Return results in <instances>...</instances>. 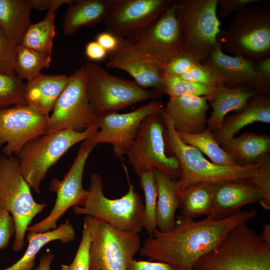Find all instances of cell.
<instances>
[{
    "instance_id": "6da1fadb",
    "label": "cell",
    "mask_w": 270,
    "mask_h": 270,
    "mask_svg": "<svg viewBox=\"0 0 270 270\" xmlns=\"http://www.w3.org/2000/svg\"><path fill=\"white\" fill-rule=\"evenodd\" d=\"M256 214L254 209L241 210L224 218L207 216L198 221L179 215L172 230L163 232L157 230L146 238L140 254L167 263L176 270H196L198 260L215 248L233 228L247 222Z\"/></svg>"
},
{
    "instance_id": "7a4b0ae2",
    "label": "cell",
    "mask_w": 270,
    "mask_h": 270,
    "mask_svg": "<svg viewBox=\"0 0 270 270\" xmlns=\"http://www.w3.org/2000/svg\"><path fill=\"white\" fill-rule=\"evenodd\" d=\"M233 228L212 250L202 256L196 270H270V243L246 224Z\"/></svg>"
},
{
    "instance_id": "3957f363",
    "label": "cell",
    "mask_w": 270,
    "mask_h": 270,
    "mask_svg": "<svg viewBox=\"0 0 270 270\" xmlns=\"http://www.w3.org/2000/svg\"><path fill=\"white\" fill-rule=\"evenodd\" d=\"M160 114L166 127V142L175 154L181 168L180 176L176 180L180 197L186 188L198 182L248 181L252 176L258 166L256 162L246 166H227L209 162L198 149L182 140L164 109Z\"/></svg>"
},
{
    "instance_id": "277c9868",
    "label": "cell",
    "mask_w": 270,
    "mask_h": 270,
    "mask_svg": "<svg viewBox=\"0 0 270 270\" xmlns=\"http://www.w3.org/2000/svg\"><path fill=\"white\" fill-rule=\"evenodd\" d=\"M218 0H174L184 52L202 62L218 46L223 32Z\"/></svg>"
},
{
    "instance_id": "5b68a950",
    "label": "cell",
    "mask_w": 270,
    "mask_h": 270,
    "mask_svg": "<svg viewBox=\"0 0 270 270\" xmlns=\"http://www.w3.org/2000/svg\"><path fill=\"white\" fill-rule=\"evenodd\" d=\"M123 167L128 186L124 196L116 199L106 198L102 176L94 173L90 176L86 197L80 206L73 207V212L92 216L123 231L138 233L142 228L144 204L130 180L127 168L124 164Z\"/></svg>"
},
{
    "instance_id": "8992f818",
    "label": "cell",
    "mask_w": 270,
    "mask_h": 270,
    "mask_svg": "<svg viewBox=\"0 0 270 270\" xmlns=\"http://www.w3.org/2000/svg\"><path fill=\"white\" fill-rule=\"evenodd\" d=\"M98 130L94 124L82 131L67 130L46 133L28 142L16 156L29 186L39 194L41 182L48 170L73 146L92 138Z\"/></svg>"
},
{
    "instance_id": "52a82bcc",
    "label": "cell",
    "mask_w": 270,
    "mask_h": 270,
    "mask_svg": "<svg viewBox=\"0 0 270 270\" xmlns=\"http://www.w3.org/2000/svg\"><path fill=\"white\" fill-rule=\"evenodd\" d=\"M220 40L222 51L256 62L270 56V9L251 4L236 12Z\"/></svg>"
},
{
    "instance_id": "ba28073f",
    "label": "cell",
    "mask_w": 270,
    "mask_h": 270,
    "mask_svg": "<svg viewBox=\"0 0 270 270\" xmlns=\"http://www.w3.org/2000/svg\"><path fill=\"white\" fill-rule=\"evenodd\" d=\"M22 176L18 158L0 156V209L8 210L14 218L16 232L12 249L20 252L25 246L26 232L33 218L45 208L36 202Z\"/></svg>"
},
{
    "instance_id": "9c48e42d",
    "label": "cell",
    "mask_w": 270,
    "mask_h": 270,
    "mask_svg": "<svg viewBox=\"0 0 270 270\" xmlns=\"http://www.w3.org/2000/svg\"><path fill=\"white\" fill-rule=\"evenodd\" d=\"M84 226L90 238V270H127L141 248L138 233L127 232L89 216Z\"/></svg>"
},
{
    "instance_id": "30bf717a",
    "label": "cell",
    "mask_w": 270,
    "mask_h": 270,
    "mask_svg": "<svg viewBox=\"0 0 270 270\" xmlns=\"http://www.w3.org/2000/svg\"><path fill=\"white\" fill-rule=\"evenodd\" d=\"M86 66L88 72L87 90L90 103L97 116L162 96L159 92L141 88L134 80L111 74L98 64L88 62Z\"/></svg>"
},
{
    "instance_id": "8fae6325",
    "label": "cell",
    "mask_w": 270,
    "mask_h": 270,
    "mask_svg": "<svg viewBox=\"0 0 270 270\" xmlns=\"http://www.w3.org/2000/svg\"><path fill=\"white\" fill-rule=\"evenodd\" d=\"M165 124L160 113L146 116L142 122L136 138L126 155L134 172L138 175L152 168L179 178L181 168L175 156L166 152Z\"/></svg>"
},
{
    "instance_id": "7c38bea8",
    "label": "cell",
    "mask_w": 270,
    "mask_h": 270,
    "mask_svg": "<svg viewBox=\"0 0 270 270\" xmlns=\"http://www.w3.org/2000/svg\"><path fill=\"white\" fill-rule=\"evenodd\" d=\"M70 76L69 82L50 115L46 133L67 130L79 131L95 124L97 116L90 103L88 72L86 64Z\"/></svg>"
},
{
    "instance_id": "4fadbf2b",
    "label": "cell",
    "mask_w": 270,
    "mask_h": 270,
    "mask_svg": "<svg viewBox=\"0 0 270 270\" xmlns=\"http://www.w3.org/2000/svg\"><path fill=\"white\" fill-rule=\"evenodd\" d=\"M97 144L84 140L68 171L62 180L53 178L50 190L56 193L55 203L50 214L40 222L29 226L28 232H43L57 228L58 220L70 208L80 206L87 196L82 186L85 166L90 154Z\"/></svg>"
},
{
    "instance_id": "5bb4252c",
    "label": "cell",
    "mask_w": 270,
    "mask_h": 270,
    "mask_svg": "<svg viewBox=\"0 0 270 270\" xmlns=\"http://www.w3.org/2000/svg\"><path fill=\"white\" fill-rule=\"evenodd\" d=\"M127 39L138 52L161 68L170 58L184 53L174 2L154 22Z\"/></svg>"
},
{
    "instance_id": "9a60e30c",
    "label": "cell",
    "mask_w": 270,
    "mask_h": 270,
    "mask_svg": "<svg viewBox=\"0 0 270 270\" xmlns=\"http://www.w3.org/2000/svg\"><path fill=\"white\" fill-rule=\"evenodd\" d=\"M164 109L162 101L154 100L129 112L99 115L95 122L97 132L85 140L97 144H110L114 156L122 158L134 140L143 120L151 114L160 113Z\"/></svg>"
},
{
    "instance_id": "2e32d148",
    "label": "cell",
    "mask_w": 270,
    "mask_h": 270,
    "mask_svg": "<svg viewBox=\"0 0 270 270\" xmlns=\"http://www.w3.org/2000/svg\"><path fill=\"white\" fill-rule=\"evenodd\" d=\"M48 118L28 105L0 108V148L6 156L16 154L28 142L46 133Z\"/></svg>"
},
{
    "instance_id": "e0dca14e",
    "label": "cell",
    "mask_w": 270,
    "mask_h": 270,
    "mask_svg": "<svg viewBox=\"0 0 270 270\" xmlns=\"http://www.w3.org/2000/svg\"><path fill=\"white\" fill-rule=\"evenodd\" d=\"M174 0H118L104 21L106 31L128 38L154 22Z\"/></svg>"
},
{
    "instance_id": "ac0fdd59",
    "label": "cell",
    "mask_w": 270,
    "mask_h": 270,
    "mask_svg": "<svg viewBox=\"0 0 270 270\" xmlns=\"http://www.w3.org/2000/svg\"><path fill=\"white\" fill-rule=\"evenodd\" d=\"M110 54L107 68L124 70L141 88L164 94L162 68L138 52L128 39H120L117 49Z\"/></svg>"
},
{
    "instance_id": "d6986e66",
    "label": "cell",
    "mask_w": 270,
    "mask_h": 270,
    "mask_svg": "<svg viewBox=\"0 0 270 270\" xmlns=\"http://www.w3.org/2000/svg\"><path fill=\"white\" fill-rule=\"evenodd\" d=\"M212 196V210L208 216L218 219L236 213L246 204L259 202L264 193L248 181H226L214 184Z\"/></svg>"
},
{
    "instance_id": "ffe728a7",
    "label": "cell",
    "mask_w": 270,
    "mask_h": 270,
    "mask_svg": "<svg viewBox=\"0 0 270 270\" xmlns=\"http://www.w3.org/2000/svg\"><path fill=\"white\" fill-rule=\"evenodd\" d=\"M222 47L220 40L218 46L200 62L216 76L220 83L227 88L241 84L251 86L254 78L256 62L240 55L226 54Z\"/></svg>"
},
{
    "instance_id": "44dd1931",
    "label": "cell",
    "mask_w": 270,
    "mask_h": 270,
    "mask_svg": "<svg viewBox=\"0 0 270 270\" xmlns=\"http://www.w3.org/2000/svg\"><path fill=\"white\" fill-rule=\"evenodd\" d=\"M208 100L204 96H181L170 98L164 108L176 132L196 134L206 128Z\"/></svg>"
},
{
    "instance_id": "7402d4cb",
    "label": "cell",
    "mask_w": 270,
    "mask_h": 270,
    "mask_svg": "<svg viewBox=\"0 0 270 270\" xmlns=\"http://www.w3.org/2000/svg\"><path fill=\"white\" fill-rule=\"evenodd\" d=\"M256 122L270 123V96L257 93L251 96L242 110L225 117L220 128L212 133L220 145L243 128Z\"/></svg>"
},
{
    "instance_id": "603a6c76",
    "label": "cell",
    "mask_w": 270,
    "mask_h": 270,
    "mask_svg": "<svg viewBox=\"0 0 270 270\" xmlns=\"http://www.w3.org/2000/svg\"><path fill=\"white\" fill-rule=\"evenodd\" d=\"M64 74L40 76L27 82L24 94L28 106L49 118L60 94L69 82Z\"/></svg>"
},
{
    "instance_id": "cb8c5ba5",
    "label": "cell",
    "mask_w": 270,
    "mask_h": 270,
    "mask_svg": "<svg viewBox=\"0 0 270 270\" xmlns=\"http://www.w3.org/2000/svg\"><path fill=\"white\" fill-rule=\"evenodd\" d=\"M257 93L258 92L248 85L227 88L218 84L209 100L212 111L210 118L206 119V128L212 132L218 130L228 112H240L250 98Z\"/></svg>"
},
{
    "instance_id": "d4e9b609",
    "label": "cell",
    "mask_w": 270,
    "mask_h": 270,
    "mask_svg": "<svg viewBox=\"0 0 270 270\" xmlns=\"http://www.w3.org/2000/svg\"><path fill=\"white\" fill-rule=\"evenodd\" d=\"M118 0H74L64 17V34L72 35L84 26H93L104 21Z\"/></svg>"
},
{
    "instance_id": "484cf974",
    "label": "cell",
    "mask_w": 270,
    "mask_h": 270,
    "mask_svg": "<svg viewBox=\"0 0 270 270\" xmlns=\"http://www.w3.org/2000/svg\"><path fill=\"white\" fill-rule=\"evenodd\" d=\"M153 171L158 188L156 228L160 232H168L176 226V212L180 207L176 180L158 170L153 168Z\"/></svg>"
},
{
    "instance_id": "4316f807",
    "label": "cell",
    "mask_w": 270,
    "mask_h": 270,
    "mask_svg": "<svg viewBox=\"0 0 270 270\" xmlns=\"http://www.w3.org/2000/svg\"><path fill=\"white\" fill-rule=\"evenodd\" d=\"M28 248L22 256L14 264L0 270H32L37 254L42 247L54 240L67 244L74 240L76 233L68 220L54 230L43 232H28L26 235Z\"/></svg>"
},
{
    "instance_id": "83f0119b",
    "label": "cell",
    "mask_w": 270,
    "mask_h": 270,
    "mask_svg": "<svg viewBox=\"0 0 270 270\" xmlns=\"http://www.w3.org/2000/svg\"><path fill=\"white\" fill-rule=\"evenodd\" d=\"M220 146L238 166L256 162L261 156L270 152V136L245 132L221 144Z\"/></svg>"
},
{
    "instance_id": "f1b7e54d",
    "label": "cell",
    "mask_w": 270,
    "mask_h": 270,
    "mask_svg": "<svg viewBox=\"0 0 270 270\" xmlns=\"http://www.w3.org/2000/svg\"><path fill=\"white\" fill-rule=\"evenodd\" d=\"M32 8L30 0H0V27L16 46L32 24Z\"/></svg>"
},
{
    "instance_id": "f546056e",
    "label": "cell",
    "mask_w": 270,
    "mask_h": 270,
    "mask_svg": "<svg viewBox=\"0 0 270 270\" xmlns=\"http://www.w3.org/2000/svg\"><path fill=\"white\" fill-rule=\"evenodd\" d=\"M72 0H52L46 16L36 24H31L24 32L20 44L40 52L52 54L56 35L55 12L63 4H72Z\"/></svg>"
},
{
    "instance_id": "4dcf8cb0",
    "label": "cell",
    "mask_w": 270,
    "mask_h": 270,
    "mask_svg": "<svg viewBox=\"0 0 270 270\" xmlns=\"http://www.w3.org/2000/svg\"><path fill=\"white\" fill-rule=\"evenodd\" d=\"M214 184L201 182L186 188L180 196L181 215L192 219L210 214L212 208Z\"/></svg>"
},
{
    "instance_id": "1f68e13d",
    "label": "cell",
    "mask_w": 270,
    "mask_h": 270,
    "mask_svg": "<svg viewBox=\"0 0 270 270\" xmlns=\"http://www.w3.org/2000/svg\"><path fill=\"white\" fill-rule=\"evenodd\" d=\"M51 55L19 44L16 48L14 71L20 78L27 82L40 76L43 68H49Z\"/></svg>"
},
{
    "instance_id": "d6a6232c",
    "label": "cell",
    "mask_w": 270,
    "mask_h": 270,
    "mask_svg": "<svg viewBox=\"0 0 270 270\" xmlns=\"http://www.w3.org/2000/svg\"><path fill=\"white\" fill-rule=\"evenodd\" d=\"M177 134L183 142L206 154L212 162L222 166H238L232 158L222 148L215 140L212 132L208 128L196 134Z\"/></svg>"
},
{
    "instance_id": "836d02e7",
    "label": "cell",
    "mask_w": 270,
    "mask_h": 270,
    "mask_svg": "<svg viewBox=\"0 0 270 270\" xmlns=\"http://www.w3.org/2000/svg\"><path fill=\"white\" fill-rule=\"evenodd\" d=\"M138 177L140 187L144 194L142 226L150 236L157 230L156 206L158 188L153 168L142 172Z\"/></svg>"
},
{
    "instance_id": "e575fe53",
    "label": "cell",
    "mask_w": 270,
    "mask_h": 270,
    "mask_svg": "<svg viewBox=\"0 0 270 270\" xmlns=\"http://www.w3.org/2000/svg\"><path fill=\"white\" fill-rule=\"evenodd\" d=\"M162 78L164 94H167L170 98L191 96H204L209 101L216 89L178 77L162 74Z\"/></svg>"
},
{
    "instance_id": "d590c367",
    "label": "cell",
    "mask_w": 270,
    "mask_h": 270,
    "mask_svg": "<svg viewBox=\"0 0 270 270\" xmlns=\"http://www.w3.org/2000/svg\"><path fill=\"white\" fill-rule=\"evenodd\" d=\"M25 84L16 75L0 72V108L14 105H27Z\"/></svg>"
},
{
    "instance_id": "8d00e7d4",
    "label": "cell",
    "mask_w": 270,
    "mask_h": 270,
    "mask_svg": "<svg viewBox=\"0 0 270 270\" xmlns=\"http://www.w3.org/2000/svg\"><path fill=\"white\" fill-rule=\"evenodd\" d=\"M258 166L248 181L251 184L258 188L264 193V198L259 202L266 210L270 209V156L266 154L256 160Z\"/></svg>"
},
{
    "instance_id": "74e56055",
    "label": "cell",
    "mask_w": 270,
    "mask_h": 270,
    "mask_svg": "<svg viewBox=\"0 0 270 270\" xmlns=\"http://www.w3.org/2000/svg\"><path fill=\"white\" fill-rule=\"evenodd\" d=\"M90 235L83 226L82 239L72 262L70 265L62 264L60 270H90Z\"/></svg>"
},
{
    "instance_id": "f35d334b",
    "label": "cell",
    "mask_w": 270,
    "mask_h": 270,
    "mask_svg": "<svg viewBox=\"0 0 270 270\" xmlns=\"http://www.w3.org/2000/svg\"><path fill=\"white\" fill-rule=\"evenodd\" d=\"M16 45L12 42L0 27V72L16 75L14 59Z\"/></svg>"
},
{
    "instance_id": "ab89813d",
    "label": "cell",
    "mask_w": 270,
    "mask_h": 270,
    "mask_svg": "<svg viewBox=\"0 0 270 270\" xmlns=\"http://www.w3.org/2000/svg\"><path fill=\"white\" fill-rule=\"evenodd\" d=\"M198 62L184 53L176 56L166 62L162 67L163 75L180 77L188 72Z\"/></svg>"
},
{
    "instance_id": "60d3db41",
    "label": "cell",
    "mask_w": 270,
    "mask_h": 270,
    "mask_svg": "<svg viewBox=\"0 0 270 270\" xmlns=\"http://www.w3.org/2000/svg\"><path fill=\"white\" fill-rule=\"evenodd\" d=\"M180 78L205 86L216 88L220 84L216 76L206 66L200 62L194 66Z\"/></svg>"
},
{
    "instance_id": "b9f144b4",
    "label": "cell",
    "mask_w": 270,
    "mask_h": 270,
    "mask_svg": "<svg viewBox=\"0 0 270 270\" xmlns=\"http://www.w3.org/2000/svg\"><path fill=\"white\" fill-rule=\"evenodd\" d=\"M251 87L258 93L270 96V56L256 62Z\"/></svg>"
},
{
    "instance_id": "7bdbcfd3",
    "label": "cell",
    "mask_w": 270,
    "mask_h": 270,
    "mask_svg": "<svg viewBox=\"0 0 270 270\" xmlns=\"http://www.w3.org/2000/svg\"><path fill=\"white\" fill-rule=\"evenodd\" d=\"M16 232L14 218L10 212L4 208L0 209V250L6 248L10 238Z\"/></svg>"
},
{
    "instance_id": "ee69618b",
    "label": "cell",
    "mask_w": 270,
    "mask_h": 270,
    "mask_svg": "<svg viewBox=\"0 0 270 270\" xmlns=\"http://www.w3.org/2000/svg\"><path fill=\"white\" fill-rule=\"evenodd\" d=\"M262 0H218L217 12L219 18H227L246 6L262 2Z\"/></svg>"
},
{
    "instance_id": "f6af8a7d",
    "label": "cell",
    "mask_w": 270,
    "mask_h": 270,
    "mask_svg": "<svg viewBox=\"0 0 270 270\" xmlns=\"http://www.w3.org/2000/svg\"><path fill=\"white\" fill-rule=\"evenodd\" d=\"M127 270H176L172 266L161 262H150L134 260Z\"/></svg>"
},
{
    "instance_id": "bcb514c9",
    "label": "cell",
    "mask_w": 270,
    "mask_h": 270,
    "mask_svg": "<svg viewBox=\"0 0 270 270\" xmlns=\"http://www.w3.org/2000/svg\"><path fill=\"white\" fill-rule=\"evenodd\" d=\"M118 39L112 34L108 32H104L98 34L96 41L108 53L115 51L119 44Z\"/></svg>"
},
{
    "instance_id": "7dc6e473",
    "label": "cell",
    "mask_w": 270,
    "mask_h": 270,
    "mask_svg": "<svg viewBox=\"0 0 270 270\" xmlns=\"http://www.w3.org/2000/svg\"><path fill=\"white\" fill-rule=\"evenodd\" d=\"M108 53L96 40L89 42L86 46L85 54L90 60H102L106 58Z\"/></svg>"
},
{
    "instance_id": "c3c4849f",
    "label": "cell",
    "mask_w": 270,
    "mask_h": 270,
    "mask_svg": "<svg viewBox=\"0 0 270 270\" xmlns=\"http://www.w3.org/2000/svg\"><path fill=\"white\" fill-rule=\"evenodd\" d=\"M54 258V255L48 252L41 256L39 265L34 270H50L52 262Z\"/></svg>"
},
{
    "instance_id": "681fc988",
    "label": "cell",
    "mask_w": 270,
    "mask_h": 270,
    "mask_svg": "<svg viewBox=\"0 0 270 270\" xmlns=\"http://www.w3.org/2000/svg\"><path fill=\"white\" fill-rule=\"evenodd\" d=\"M32 8L38 10H48L52 4V0H30Z\"/></svg>"
},
{
    "instance_id": "f907efd6",
    "label": "cell",
    "mask_w": 270,
    "mask_h": 270,
    "mask_svg": "<svg viewBox=\"0 0 270 270\" xmlns=\"http://www.w3.org/2000/svg\"><path fill=\"white\" fill-rule=\"evenodd\" d=\"M262 238L267 242L270 243V224H266L263 228L260 234Z\"/></svg>"
}]
</instances>
